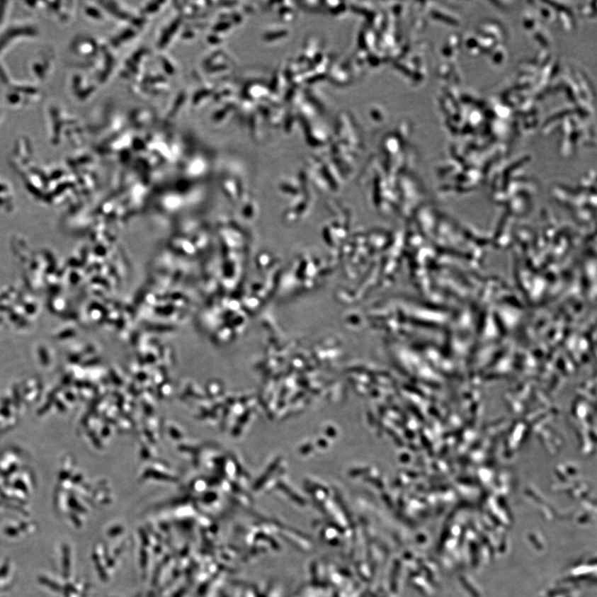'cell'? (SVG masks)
Instances as JSON below:
<instances>
[{
  "label": "cell",
  "mask_w": 597,
  "mask_h": 597,
  "mask_svg": "<svg viewBox=\"0 0 597 597\" xmlns=\"http://www.w3.org/2000/svg\"><path fill=\"white\" fill-rule=\"evenodd\" d=\"M67 87L72 97L77 103H84L95 94L96 86L85 72L81 70L72 72L67 79Z\"/></svg>",
  "instance_id": "cell-5"
},
{
  "label": "cell",
  "mask_w": 597,
  "mask_h": 597,
  "mask_svg": "<svg viewBox=\"0 0 597 597\" xmlns=\"http://www.w3.org/2000/svg\"><path fill=\"white\" fill-rule=\"evenodd\" d=\"M40 35V29L32 17L11 19L0 29V58L21 43L38 40Z\"/></svg>",
  "instance_id": "cell-2"
},
{
  "label": "cell",
  "mask_w": 597,
  "mask_h": 597,
  "mask_svg": "<svg viewBox=\"0 0 597 597\" xmlns=\"http://www.w3.org/2000/svg\"><path fill=\"white\" fill-rule=\"evenodd\" d=\"M11 153L13 159H17L22 163L31 162L35 153L32 140L25 135L19 137L14 143Z\"/></svg>",
  "instance_id": "cell-8"
},
{
  "label": "cell",
  "mask_w": 597,
  "mask_h": 597,
  "mask_svg": "<svg viewBox=\"0 0 597 597\" xmlns=\"http://www.w3.org/2000/svg\"><path fill=\"white\" fill-rule=\"evenodd\" d=\"M76 3L72 1L45 2L43 13L62 25H67L75 17Z\"/></svg>",
  "instance_id": "cell-7"
},
{
  "label": "cell",
  "mask_w": 597,
  "mask_h": 597,
  "mask_svg": "<svg viewBox=\"0 0 597 597\" xmlns=\"http://www.w3.org/2000/svg\"><path fill=\"white\" fill-rule=\"evenodd\" d=\"M69 48L72 57L76 59V67H79L84 64L86 59L96 55L97 45L93 38L79 35L72 38Z\"/></svg>",
  "instance_id": "cell-6"
},
{
  "label": "cell",
  "mask_w": 597,
  "mask_h": 597,
  "mask_svg": "<svg viewBox=\"0 0 597 597\" xmlns=\"http://www.w3.org/2000/svg\"><path fill=\"white\" fill-rule=\"evenodd\" d=\"M2 119H3V110H2L1 108H0V121H1Z\"/></svg>",
  "instance_id": "cell-11"
},
{
  "label": "cell",
  "mask_w": 597,
  "mask_h": 597,
  "mask_svg": "<svg viewBox=\"0 0 597 597\" xmlns=\"http://www.w3.org/2000/svg\"><path fill=\"white\" fill-rule=\"evenodd\" d=\"M13 4L11 1H0V29L11 21Z\"/></svg>",
  "instance_id": "cell-9"
},
{
  "label": "cell",
  "mask_w": 597,
  "mask_h": 597,
  "mask_svg": "<svg viewBox=\"0 0 597 597\" xmlns=\"http://www.w3.org/2000/svg\"><path fill=\"white\" fill-rule=\"evenodd\" d=\"M45 119L47 138L52 147H59L67 142L72 147H81L85 142L86 130L81 121L70 114L56 101H50L45 106Z\"/></svg>",
  "instance_id": "cell-1"
},
{
  "label": "cell",
  "mask_w": 597,
  "mask_h": 597,
  "mask_svg": "<svg viewBox=\"0 0 597 597\" xmlns=\"http://www.w3.org/2000/svg\"><path fill=\"white\" fill-rule=\"evenodd\" d=\"M81 11L84 16L87 18L93 19V21H101V19L103 18L99 9L96 6H91L89 3H84V6H81Z\"/></svg>",
  "instance_id": "cell-10"
},
{
  "label": "cell",
  "mask_w": 597,
  "mask_h": 597,
  "mask_svg": "<svg viewBox=\"0 0 597 597\" xmlns=\"http://www.w3.org/2000/svg\"><path fill=\"white\" fill-rule=\"evenodd\" d=\"M4 87V101L8 108L14 110H22L36 105L43 97L41 86L26 81L14 79Z\"/></svg>",
  "instance_id": "cell-4"
},
{
  "label": "cell",
  "mask_w": 597,
  "mask_h": 597,
  "mask_svg": "<svg viewBox=\"0 0 597 597\" xmlns=\"http://www.w3.org/2000/svg\"><path fill=\"white\" fill-rule=\"evenodd\" d=\"M24 71L26 81L41 86L45 84L55 72L56 66V52L51 46H42L36 50L28 57Z\"/></svg>",
  "instance_id": "cell-3"
}]
</instances>
